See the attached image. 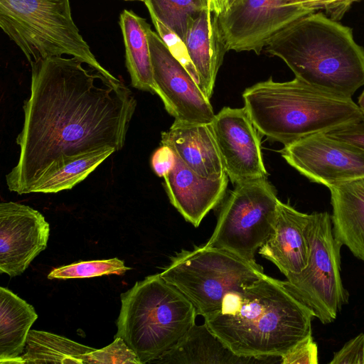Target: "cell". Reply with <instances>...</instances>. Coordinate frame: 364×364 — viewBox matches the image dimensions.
<instances>
[{
	"label": "cell",
	"mask_w": 364,
	"mask_h": 364,
	"mask_svg": "<svg viewBox=\"0 0 364 364\" xmlns=\"http://www.w3.org/2000/svg\"><path fill=\"white\" fill-rule=\"evenodd\" d=\"M82 63L53 56L31 65V94L16 137L19 159L6 176L10 191L30 193L65 164L124 146L136 100L119 79L86 70Z\"/></svg>",
	"instance_id": "cell-1"
},
{
	"label": "cell",
	"mask_w": 364,
	"mask_h": 364,
	"mask_svg": "<svg viewBox=\"0 0 364 364\" xmlns=\"http://www.w3.org/2000/svg\"><path fill=\"white\" fill-rule=\"evenodd\" d=\"M314 317L282 281L265 274L228 293L204 323L239 356L281 358L312 334Z\"/></svg>",
	"instance_id": "cell-2"
},
{
	"label": "cell",
	"mask_w": 364,
	"mask_h": 364,
	"mask_svg": "<svg viewBox=\"0 0 364 364\" xmlns=\"http://www.w3.org/2000/svg\"><path fill=\"white\" fill-rule=\"evenodd\" d=\"M295 77L323 91L352 97L364 85V48L352 29L323 13L294 21L265 46Z\"/></svg>",
	"instance_id": "cell-3"
},
{
	"label": "cell",
	"mask_w": 364,
	"mask_h": 364,
	"mask_svg": "<svg viewBox=\"0 0 364 364\" xmlns=\"http://www.w3.org/2000/svg\"><path fill=\"white\" fill-rule=\"evenodd\" d=\"M242 98L259 133L284 146L364 120L352 97L323 91L297 77L283 82L269 77L246 88Z\"/></svg>",
	"instance_id": "cell-4"
},
{
	"label": "cell",
	"mask_w": 364,
	"mask_h": 364,
	"mask_svg": "<svg viewBox=\"0 0 364 364\" xmlns=\"http://www.w3.org/2000/svg\"><path fill=\"white\" fill-rule=\"evenodd\" d=\"M114 337H121L141 364L152 363L175 348L196 324L193 304L159 274L121 294Z\"/></svg>",
	"instance_id": "cell-5"
},
{
	"label": "cell",
	"mask_w": 364,
	"mask_h": 364,
	"mask_svg": "<svg viewBox=\"0 0 364 364\" xmlns=\"http://www.w3.org/2000/svg\"><path fill=\"white\" fill-rule=\"evenodd\" d=\"M0 27L30 65L68 55L112 80H118L92 54L74 23L70 0H0Z\"/></svg>",
	"instance_id": "cell-6"
},
{
	"label": "cell",
	"mask_w": 364,
	"mask_h": 364,
	"mask_svg": "<svg viewBox=\"0 0 364 364\" xmlns=\"http://www.w3.org/2000/svg\"><path fill=\"white\" fill-rule=\"evenodd\" d=\"M205 318L220 307L225 296L265 275L261 265L226 250L205 245L183 250L160 273Z\"/></svg>",
	"instance_id": "cell-7"
},
{
	"label": "cell",
	"mask_w": 364,
	"mask_h": 364,
	"mask_svg": "<svg viewBox=\"0 0 364 364\" xmlns=\"http://www.w3.org/2000/svg\"><path fill=\"white\" fill-rule=\"evenodd\" d=\"M310 255L300 273L286 277L284 287L306 305L323 324L332 323L349 294L341 277L342 244L334 237L331 215L311 214L308 229Z\"/></svg>",
	"instance_id": "cell-8"
},
{
	"label": "cell",
	"mask_w": 364,
	"mask_h": 364,
	"mask_svg": "<svg viewBox=\"0 0 364 364\" xmlns=\"http://www.w3.org/2000/svg\"><path fill=\"white\" fill-rule=\"evenodd\" d=\"M279 201L267 178L235 184L205 245L255 261V253L274 232Z\"/></svg>",
	"instance_id": "cell-9"
},
{
	"label": "cell",
	"mask_w": 364,
	"mask_h": 364,
	"mask_svg": "<svg viewBox=\"0 0 364 364\" xmlns=\"http://www.w3.org/2000/svg\"><path fill=\"white\" fill-rule=\"evenodd\" d=\"M314 12L293 0H236L218 23L226 50L259 55L281 31Z\"/></svg>",
	"instance_id": "cell-10"
},
{
	"label": "cell",
	"mask_w": 364,
	"mask_h": 364,
	"mask_svg": "<svg viewBox=\"0 0 364 364\" xmlns=\"http://www.w3.org/2000/svg\"><path fill=\"white\" fill-rule=\"evenodd\" d=\"M147 36L155 94L160 97L166 110L176 122L211 124L215 114L210 99L150 26Z\"/></svg>",
	"instance_id": "cell-11"
},
{
	"label": "cell",
	"mask_w": 364,
	"mask_h": 364,
	"mask_svg": "<svg viewBox=\"0 0 364 364\" xmlns=\"http://www.w3.org/2000/svg\"><path fill=\"white\" fill-rule=\"evenodd\" d=\"M280 153L301 175L328 188L364 177V149L326 133L294 141Z\"/></svg>",
	"instance_id": "cell-12"
},
{
	"label": "cell",
	"mask_w": 364,
	"mask_h": 364,
	"mask_svg": "<svg viewBox=\"0 0 364 364\" xmlns=\"http://www.w3.org/2000/svg\"><path fill=\"white\" fill-rule=\"evenodd\" d=\"M211 124L225 173L234 185L267 178L261 134L245 107H224Z\"/></svg>",
	"instance_id": "cell-13"
},
{
	"label": "cell",
	"mask_w": 364,
	"mask_h": 364,
	"mask_svg": "<svg viewBox=\"0 0 364 364\" xmlns=\"http://www.w3.org/2000/svg\"><path fill=\"white\" fill-rule=\"evenodd\" d=\"M50 226L44 216L30 206L0 204V273L22 274L47 247Z\"/></svg>",
	"instance_id": "cell-14"
},
{
	"label": "cell",
	"mask_w": 364,
	"mask_h": 364,
	"mask_svg": "<svg viewBox=\"0 0 364 364\" xmlns=\"http://www.w3.org/2000/svg\"><path fill=\"white\" fill-rule=\"evenodd\" d=\"M310 218L311 214L279 201L274 232L258 253L274 264L285 277L299 274L307 266Z\"/></svg>",
	"instance_id": "cell-15"
},
{
	"label": "cell",
	"mask_w": 364,
	"mask_h": 364,
	"mask_svg": "<svg viewBox=\"0 0 364 364\" xmlns=\"http://www.w3.org/2000/svg\"><path fill=\"white\" fill-rule=\"evenodd\" d=\"M163 178L171 203L195 227L223 199L229 181L227 173L218 179L200 176L176 155L174 167Z\"/></svg>",
	"instance_id": "cell-16"
},
{
	"label": "cell",
	"mask_w": 364,
	"mask_h": 364,
	"mask_svg": "<svg viewBox=\"0 0 364 364\" xmlns=\"http://www.w3.org/2000/svg\"><path fill=\"white\" fill-rule=\"evenodd\" d=\"M161 145L170 147L182 162L198 176L218 179L225 173L211 124L174 121L161 133Z\"/></svg>",
	"instance_id": "cell-17"
},
{
	"label": "cell",
	"mask_w": 364,
	"mask_h": 364,
	"mask_svg": "<svg viewBox=\"0 0 364 364\" xmlns=\"http://www.w3.org/2000/svg\"><path fill=\"white\" fill-rule=\"evenodd\" d=\"M183 42L198 75V85L210 99L227 51L220 35L218 16L208 8L203 9L190 21Z\"/></svg>",
	"instance_id": "cell-18"
},
{
	"label": "cell",
	"mask_w": 364,
	"mask_h": 364,
	"mask_svg": "<svg viewBox=\"0 0 364 364\" xmlns=\"http://www.w3.org/2000/svg\"><path fill=\"white\" fill-rule=\"evenodd\" d=\"M335 238L364 262V177L328 187Z\"/></svg>",
	"instance_id": "cell-19"
},
{
	"label": "cell",
	"mask_w": 364,
	"mask_h": 364,
	"mask_svg": "<svg viewBox=\"0 0 364 364\" xmlns=\"http://www.w3.org/2000/svg\"><path fill=\"white\" fill-rule=\"evenodd\" d=\"M279 358H250L234 353L204 323L192 327L173 349L154 363H225L249 364L279 362Z\"/></svg>",
	"instance_id": "cell-20"
},
{
	"label": "cell",
	"mask_w": 364,
	"mask_h": 364,
	"mask_svg": "<svg viewBox=\"0 0 364 364\" xmlns=\"http://www.w3.org/2000/svg\"><path fill=\"white\" fill-rule=\"evenodd\" d=\"M38 318L33 306L0 287V364H21L30 328Z\"/></svg>",
	"instance_id": "cell-21"
},
{
	"label": "cell",
	"mask_w": 364,
	"mask_h": 364,
	"mask_svg": "<svg viewBox=\"0 0 364 364\" xmlns=\"http://www.w3.org/2000/svg\"><path fill=\"white\" fill-rule=\"evenodd\" d=\"M119 26L124 48L126 66L132 85L155 93L147 29L150 25L131 10L120 14Z\"/></svg>",
	"instance_id": "cell-22"
},
{
	"label": "cell",
	"mask_w": 364,
	"mask_h": 364,
	"mask_svg": "<svg viewBox=\"0 0 364 364\" xmlns=\"http://www.w3.org/2000/svg\"><path fill=\"white\" fill-rule=\"evenodd\" d=\"M95 348L52 333L30 330L23 363H87V353Z\"/></svg>",
	"instance_id": "cell-23"
},
{
	"label": "cell",
	"mask_w": 364,
	"mask_h": 364,
	"mask_svg": "<svg viewBox=\"0 0 364 364\" xmlns=\"http://www.w3.org/2000/svg\"><path fill=\"white\" fill-rule=\"evenodd\" d=\"M115 151L106 149L94 152L63 166L39 180L31 193H58L70 190L85 179L102 161Z\"/></svg>",
	"instance_id": "cell-24"
},
{
	"label": "cell",
	"mask_w": 364,
	"mask_h": 364,
	"mask_svg": "<svg viewBox=\"0 0 364 364\" xmlns=\"http://www.w3.org/2000/svg\"><path fill=\"white\" fill-rule=\"evenodd\" d=\"M144 3L151 16L164 23L183 41L190 21L208 8V0H146Z\"/></svg>",
	"instance_id": "cell-25"
},
{
	"label": "cell",
	"mask_w": 364,
	"mask_h": 364,
	"mask_svg": "<svg viewBox=\"0 0 364 364\" xmlns=\"http://www.w3.org/2000/svg\"><path fill=\"white\" fill-rule=\"evenodd\" d=\"M130 268L118 258L83 261L55 268L50 272V279H82L102 275H122Z\"/></svg>",
	"instance_id": "cell-26"
},
{
	"label": "cell",
	"mask_w": 364,
	"mask_h": 364,
	"mask_svg": "<svg viewBox=\"0 0 364 364\" xmlns=\"http://www.w3.org/2000/svg\"><path fill=\"white\" fill-rule=\"evenodd\" d=\"M87 363L95 364H141L135 352L121 337L100 349L95 348L87 353Z\"/></svg>",
	"instance_id": "cell-27"
},
{
	"label": "cell",
	"mask_w": 364,
	"mask_h": 364,
	"mask_svg": "<svg viewBox=\"0 0 364 364\" xmlns=\"http://www.w3.org/2000/svg\"><path fill=\"white\" fill-rule=\"evenodd\" d=\"M151 18L160 38L167 46L171 53L185 67L198 85V77L190 59L183 41L155 17L151 16Z\"/></svg>",
	"instance_id": "cell-28"
},
{
	"label": "cell",
	"mask_w": 364,
	"mask_h": 364,
	"mask_svg": "<svg viewBox=\"0 0 364 364\" xmlns=\"http://www.w3.org/2000/svg\"><path fill=\"white\" fill-rule=\"evenodd\" d=\"M318 346L312 334L299 342L287 353L280 358L282 364H317Z\"/></svg>",
	"instance_id": "cell-29"
},
{
	"label": "cell",
	"mask_w": 364,
	"mask_h": 364,
	"mask_svg": "<svg viewBox=\"0 0 364 364\" xmlns=\"http://www.w3.org/2000/svg\"><path fill=\"white\" fill-rule=\"evenodd\" d=\"M331 364H364V333L345 343L333 354Z\"/></svg>",
	"instance_id": "cell-30"
},
{
	"label": "cell",
	"mask_w": 364,
	"mask_h": 364,
	"mask_svg": "<svg viewBox=\"0 0 364 364\" xmlns=\"http://www.w3.org/2000/svg\"><path fill=\"white\" fill-rule=\"evenodd\" d=\"M176 154L168 146L161 145L153 153L151 165L154 173L159 177L167 175L174 167Z\"/></svg>",
	"instance_id": "cell-31"
},
{
	"label": "cell",
	"mask_w": 364,
	"mask_h": 364,
	"mask_svg": "<svg viewBox=\"0 0 364 364\" xmlns=\"http://www.w3.org/2000/svg\"><path fill=\"white\" fill-rule=\"evenodd\" d=\"M327 135L364 149V120L326 133Z\"/></svg>",
	"instance_id": "cell-32"
},
{
	"label": "cell",
	"mask_w": 364,
	"mask_h": 364,
	"mask_svg": "<svg viewBox=\"0 0 364 364\" xmlns=\"http://www.w3.org/2000/svg\"><path fill=\"white\" fill-rule=\"evenodd\" d=\"M359 0H318L310 6L316 11L324 9L327 16L333 20L339 21L348 10L351 4Z\"/></svg>",
	"instance_id": "cell-33"
},
{
	"label": "cell",
	"mask_w": 364,
	"mask_h": 364,
	"mask_svg": "<svg viewBox=\"0 0 364 364\" xmlns=\"http://www.w3.org/2000/svg\"><path fill=\"white\" fill-rule=\"evenodd\" d=\"M236 0H208V8L216 16L224 13Z\"/></svg>",
	"instance_id": "cell-34"
},
{
	"label": "cell",
	"mask_w": 364,
	"mask_h": 364,
	"mask_svg": "<svg viewBox=\"0 0 364 364\" xmlns=\"http://www.w3.org/2000/svg\"><path fill=\"white\" fill-rule=\"evenodd\" d=\"M317 1H318V0H293V2L295 4H301L304 7H305L308 9L312 10L310 9L311 5ZM312 11H314V10H312Z\"/></svg>",
	"instance_id": "cell-35"
},
{
	"label": "cell",
	"mask_w": 364,
	"mask_h": 364,
	"mask_svg": "<svg viewBox=\"0 0 364 364\" xmlns=\"http://www.w3.org/2000/svg\"><path fill=\"white\" fill-rule=\"evenodd\" d=\"M358 105L364 115V90L362 92L361 95L358 97Z\"/></svg>",
	"instance_id": "cell-36"
},
{
	"label": "cell",
	"mask_w": 364,
	"mask_h": 364,
	"mask_svg": "<svg viewBox=\"0 0 364 364\" xmlns=\"http://www.w3.org/2000/svg\"><path fill=\"white\" fill-rule=\"evenodd\" d=\"M125 1H139L145 2L146 0H125Z\"/></svg>",
	"instance_id": "cell-37"
}]
</instances>
